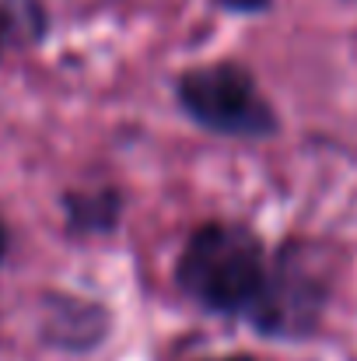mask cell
I'll return each instance as SVG.
<instances>
[{
    "mask_svg": "<svg viewBox=\"0 0 357 361\" xmlns=\"http://www.w3.org/2000/svg\"><path fill=\"white\" fill-rule=\"evenodd\" d=\"M179 284L214 312H252L266 284L259 239L238 225H203L182 249Z\"/></svg>",
    "mask_w": 357,
    "mask_h": 361,
    "instance_id": "obj_1",
    "label": "cell"
},
{
    "mask_svg": "<svg viewBox=\"0 0 357 361\" xmlns=\"http://www.w3.org/2000/svg\"><path fill=\"white\" fill-rule=\"evenodd\" d=\"M179 99L196 123L232 133V137H259L273 130V113L259 99L256 81L235 63L200 67L182 78Z\"/></svg>",
    "mask_w": 357,
    "mask_h": 361,
    "instance_id": "obj_2",
    "label": "cell"
},
{
    "mask_svg": "<svg viewBox=\"0 0 357 361\" xmlns=\"http://www.w3.org/2000/svg\"><path fill=\"white\" fill-rule=\"evenodd\" d=\"M315 259L305 249H284L280 259L266 270L263 295L252 309L256 323L270 334H301L312 326L322 305V277L315 274Z\"/></svg>",
    "mask_w": 357,
    "mask_h": 361,
    "instance_id": "obj_3",
    "label": "cell"
},
{
    "mask_svg": "<svg viewBox=\"0 0 357 361\" xmlns=\"http://www.w3.org/2000/svg\"><path fill=\"white\" fill-rule=\"evenodd\" d=\"M70 221L88 232H102L116 221V193H99V197H70Z\"/></svg>",
    "mask_w": 357,
    "mask_h": 361,
    "instance_id": "obj_4",
    "label": "cell"
},
{
    "mask_svg": "<svg viewBox=\"0 0 357 361\" xmlns=\"http://www.w3.org/2000/svg\"><path fill=\"white\" fill-rule=\"evenodd\" d=\"M221 7H228V11H263L270 0H218Z\"/></svg>",
    "mask_w": 357,
    "mask_h": 361,
    "instance_id": "obj_5",
    "label": "cell"
},
{
    "mask_svg": "<svg viewBox=\"0 0 357 361\" xmlns=\"http://www.w3.org/2000/svg\"><path fill=\"white\" fill-rule=\"evenodd\" d=\"M4 42H7V18H4V11H0V53H4Z\"/></svg>",
    "mask_w": 357,
    "mask_h": 361,
    "instance_id": "obj_6",
    "label": "cell"
},
{
    "mask_svg": "<svg viewBox=\"0 0 357 361\" xmlns=\"http://www.w3.org/2000/svg\"><path fill=\"white\" fill-rule=\"evenodd\" d=\"M4 249H7V232H4V225H0V259H4Z\"/></svg>",
    "mask_w": 357,
    "mask_h": 361,
    "instance_id": "obj_7",
    "label": "cell"
},
{
    "mask_svg": "<svg viewBox=\"0 0 357 361\" xmlns=\"http://www.w3.org/2000/svg\"><path fill=\"white\" fill-rule=\"evenodd\" d=\"M221 361H252V358H221Z\"/></svg>",
    "mask_w": 357,
    "mask_h": 361,
    "instance_id": "obj_8",
    "label": "cell"
}]
</instances>
